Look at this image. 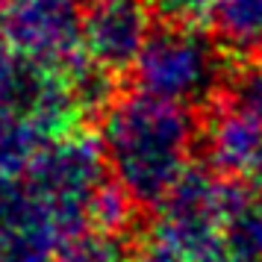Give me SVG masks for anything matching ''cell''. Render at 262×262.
<instances>
[{
	"label": "cell",
	"instance_id": "1",
	"mask_svg": "<svg viewBox=\"0 0 262 262\" xmlns=\"http://www.w3.org/2000/svg\"><path fill=\"white\" fill-rule=\"evenodd\" d=\"M100 150L112 180L139 209L154 212L189 174L201 147L194 109L139 89L112 95L100 109Z\"/></svg>",
	"mask_w": 262,
	"mask_h": 262
},
{
	"label": "cell",
	"instance_id": "2",
	"mask_svg": "<svg viewBox=\"0 0 262 262\" xmlns=\"http://www.w3.org/2000/svg\"><path fill=\"white\" fill-rule=\"evenodd\" d=\"M136 89L186 109L215 106L230 92L227 50L198 27L162 24L133 65Z\"/></svg>",
	"mask_w": 262,
	"mask_h": 262
},
{
	"label": "cell",
	"instance_id": "3",
	"mask_svg": "<svg viewBox=\"0 0 262 262\" xmlns=\"http://www.w3.org/2000/svg\"><path fill=\"white\" fill-rule=\"evenodd\" d=\"M3 41L38 68L71 71L83 50V12L74 0H9L3 9Z\"/></svg>",
	"mask_w": 262,
	"mask_h": 262
},
{
	"label": "cell",
	"instance_id": "4",
	"mask_svg": "<svg viewBox=\"0 0 262 262\" xmlns=\"http://www.w3.org/2000/svg\"><path fill=\"white\" fill-rule=\"evenodd\" d=\"M147 0H92L83 12V50L109 77L133 71L154 33Z\"/></svg>",
	"mask_w": 262,
	"mask_h": 262
},
{
	"label": "cell",
	"instance_id": "5",
	"mask_svg": "<svg viewBox=\"0 0 262 262\" xmlns=\"http://www.w3.org/2000/svg\"><path fill=\"white\" fill-rule=\"evenodd\" d=\"M201 147L215 174L224 180H248L262 150V118L227 92L201 121Z\"/></svg>",
	"mask_w": 262,
	"mask_h": 262
},
{
	"label": "cell",
	"instance_id": "6",
	"mask_svg": "<svg viewBox=\"0 0 262 262\" xmlns=\"http://www.w3.org/2000/svg\"><path fill=\"white\" fill-rule=\"evenodd\" d=\"M209 21L215 41L233 59H262V0H215Z\"/></svg>",
	"mask_w": 262,
	"mask_h": 262
},
{
	"label": "cell",
	"instance_id": "7",
	"mask_svg": "<svg viewBox=\"0 0 262 262\" xmlns=\"http://www.w3.org/2000/svg\"><path fill=\"white\" fill-rule=\"evenodd\" d=\"M224 262H262V194L236 180L224 206Z\"/></svg>",
	"mask_w": 262,
	"mask_h": 262
},
{
	"label": "cell",
	"instance_id": "8",
	"mask_svg": "<svg viewBox=\"0 0 262 262\" xmlns=\"http://www.w3.org/2000/svg\"><path fill=\"white\" fill-rule=\"evenodd\" d=\"M53 262H136V248L127 245V236L85 230L65 242Z\"/></svg>",
	"mask_w": 262,
	"mask_h": 262
},
{
	"label": "cell",
	"instance_id": "9",
	"mask_svg": "<svg viewBox=\"0 0 262 262\" xmlns=\"http://www.w3.org/2000/svg\"><path fill=\"white\" fill-rule=\"evenodd\" d=\"M162 24L171 27H198L212 15L215 0H147Z\"/></svg>",
	"mask_w": 262,
	"mask_h": 262
},
{
	"label": "cell",
	"instance_id": "10",
	"mask_svg": "<svg viewBox=\"0 0 262 262\" xmlns=\"http://www.w3.org/2000/svg\"><path fill=\"white\" fill-rule=\"evenodd\" d=\"M230 95L262 118V59L250 62L248 68H242V71L233 77Z\"/></svg>",
	"mask_w": 262,
	"mask_h": 262
},
{
	"label": "cell",
	"instance_id": "11",
	"mask_svg": "<svg viewBox=\"0 0 262 262\" xmlns=\"http://www.w3.org/2000/svg\"><path fill=\"white\" fill-rule=\"evenodd\" d=\"M248 180L253 183V189L262 194V150L256 154V162H253V168H250V174H248Z\"/></svg>",
	"mask_w": 262,
	"mask_h": 262
},
{
	"label": "cell",
	"instance_id": "12",
	"mask_svg": "<svg viewBox=\"0 0 262 262\" xmlns=\"http://www.w3.org/2000/svg\"><path fill=\"white\" fill-rule=\"evenodd\" d=\"M0 262H45V259H30V256H3V253H0Z\"/></svg>",
	"mask_w": 262,
	"mask_h": 262
}]
</instances>
